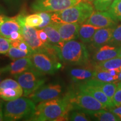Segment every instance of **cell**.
I'll list each match as a JSON object with an SVG mask.
<instances>
[{
  "instance_id": "9c48e42d",
  "label": "cell",
  "mask_w": 121,
  "mask_h": 121,
  "mask_svg": "<svg viewBox=\"0 0 121 121\" xmlns=\"http://www.w3.org/2000/svg\"><path fill=\"white\" fill-rule=\"evenodd\" d=\"M63 91V86L60 84L43 85L31 93L28 97L35 103L49 100L58 98Z\"/></svg>"
},
{
  "instance_id": "6da1fadb",
  "label": "cell",
  "mask_w": 121,
  "mask_h": 121,
  "mask_svg": "<svg viewBox=\"0 0 121 121\" xmlns=\"http://www.w3.org/2000/svg\"><path fill=\"white\" fill-rule=\"evenodd\" d=\"M72 110L67 95L63 98L39 103L30 121H54L69 120V113Z\"/></svg>"
},
{
  "instance_id": "b9f144b4",
  "label": "cell",
  "mask_w": 121,
  "mask_h": 121,
  "mask_svg": "<svg viewBox=\"0 0 121 121\" xmlns=\"http://www.w3.org/2000/svg\"><path fill=\"white\" fill-rule=\"evenodd\" d=\"M119 69H120V73H119V79L121 78V67L119 68Z\"/></svg>"
},
{
  "instance_id": "603a6c76",
  "label": "cell",
  "mask_w": 121,
  "mask_h": 121,
  "mask_svg": "<svg viewBox=\"0 0 121 121\" xmlns=\"http://www.w3.org/2000/svg\"><path fill=\"white\" fill-rule=\"evenodd\" d=\"M95 120L100 121H120L118 116L112 112H107L106 110H99L88 114Z\"/></svg>"
},
{
  "instance_id": "d6986e66",
  "label": "cell",
  "mask_w": 121,
  "mask_h": 121,
  "mask_svg": "<svg viewBox=\"0 0 121 121\" xmlns=\"http://www.w3.org/2000/svg\"><path fill=\"white\" fill-rule=\"evenodd\" d=\"M87 84L94 86L100 89L109 99L112 101L115 91L117 87V84L114 82H104L94 79H91L85 82Z\"/></svg>"
},
{
  "instance_id": "ffe728a7",
  "label": "cell",
  "mask_w": 121,
  "mask_h": 121,
  "mask_svg": "<svg viewBox=\"0 0 121 121\" xmlns=\"http://www.w3.org/2000/svg\"><path fill=\"white\" fill-rule=\"evenodd\" d=\"M100 28L86 23L81 24L78 30V38L82 43H90L96 30Z\"/></svg>"
},
{
  "instance_id": "1f68e13d",
  "label": "cell",
  "mask_w": 121,
  "mask_h": 121,
  "mask_svg": "<svg viewBox=\"0 0 121 121\" xmlns=\"http://www.w3.org/2000/svg\"><path fill=\"white\" fill-rule=\"evenodd\" d=\"M0 88H13L17 89H22L19 83L16 80L11 78H6L0 82Z\"/></svg>"
},
{
  "instance_id": "44dd1931",
  "label": "cell",
  "mask_w": 121,
  "mask_h": 121,
  "mask_svg": "<svg viewBox=\"0 0 121 121\" xmlns=\"http://www.w3.org/2000/svg\"><path fill=\"white\" fill-rule=\"evenodd\" d=\"M23 95V89L0 88V98L5 101L16 99Z\"/></svg>"
},
{
  "instance_id": "4316f807",
  "label": "cell",
  "mask_w": 121,
  "mask_h": 121,
  "mask_svg": "<svg viewBox=\"0 0 121 121\" xmlns=\"http://www.w3.org/2000/svg\"><path fill=\"white\" fill-rule=\"evenodd\" d=\"M7 56L11 60H15L24 57H30L31 54L20 49L19 48L11 46L6 53Z\"/></svg>"
},
{
  "instance_id": "7bdbcfd3",
  "label": "cell",
  "mask_w": 121,
  "mask_h": 121,
  "mask_svg": "<svg viewBox=\"0 0 121 121\" xmlns=\"http://www.w3.org/2000/svg\"><path fill=\"white\" fill-rule=\"evenodd\" d=\"M1 73H2V72H1V69H0V82H1Z\"/></svg>"
},
{
  "instance_id": "f1b7e54d",
  "label": "cell",
  "mask_w": 121,
  "mask_h": 121,
  "mask_svg": "<svg viewBox=\"0 0 121 121\" xmlns=\"http://www.w3.org/2000/svg\"><path fill=\"white\" fill-rule=\"evenodd\" d=\"M108 44L117 47H121V24L115 27Z\"/></svg>"
},
{
  "instance_id": "484cf974",
  "label": "cell",
  "mask_w": 121,
  "mask_h": 121,
  "mask_svg": "<svg viewBox=\"0 0 121 121\" xmlns=\"http://www.w3.org/2000/svg\"><path fill=\"white\" fill-rule=\"evenodd\" d=\"M43 22L42 17L38 13L25 16L24 17V25L37 28Z\"/></svg>"
},
{
  "instance_id": "d590c367",
  "label": "cell",
  "mask_w": 121,
  "mask_h": 121,
  "mask_svg": "<svg viewBox=\"0 0 121 121\" xmlns=\"http://www.w3.org/2000/svg\"><path fill=\"white\" fill-rule=\"evenodd\" d=\"M112 102L114 107L121 106V82L117 85V87L112 98Z\"/></svg>"
},
{
  "instance_id": "4fadbf2b",
  "label": "cell",
  "mask_w": 121,
  "mask_h": 121,
  "mask_svg": "<svg viewBox=\"0 0 121 121\" xmlns=\"http://www.w3.org/2000/svg\"><path fill=\"white\" fill-rule=\"evenodd\" d=\"M22 26L17 19V16L7 17L0 15V35L9 39L13 31L22 33Z\"/></svg>"
},
{
  "instance_id": "83f0119b",
  "label": "cell",
  "mask_w": 121,
  "mask_h": 121,
  "mask_svg": "<svg viewBox=\"0 0 121 121\" xmlns=\"http://www.w3.org/2000/svg\"><path fill=\"white\" fill-rule=\"evenodd\" d=\"M107 11L116 20L121 22V0H114Z\"/></svg>"
},
{
  "instance_id": "277c9868",
  "label": "cell",
  "mask_w": 121,
  "mask_h": 121,
  "mask_svg": "<svg viewBox=\"0 0 121 121\" xmlns=\"http://www.w3.org/2000/svg\"><path fill=\"white\" fill-rule=\"evenodd\" d=\"M35 103L30 98L20 97L6 103L4 108V121H15L32 117Z\"/></svg>"
},
{
  "instance_id": "60d3db41",
  "label": "cell",
  "mask_w": 121,
  "mask_h": 121,
  "mask_svg": "<svg viewBox=\"0 0 121 121\" xmlns=\"http://www.w3.org/2000/svg\"><path fill=\"white\" fill-rule=\"evenodd\" d=\"M118 57H120V58H121V47H120V49H119V53H118Z\"/></svg>"
},
{
  "instance_id": "30bf717a",
  "label": "cell",
  "mask_w": 121,
  "mask_h": 121,
  "mask_svg": "<svg viewBox=\"0 0 121 121\" xmlns=\"http://www.w3.org/2000/svg\"><path fill=\"white\" fill-rule=\"evenodd\" d=\"M22 33L24 40L34 51H43L52 44L47 45L42 42L37 34V29L34 27L24 25Z\"/></svg>"
},
{
  "instance_id": "74e56055",
  "label": "cell",
  "mask_w": 121,
  "mask_h": 121,
  "mask_svg": "<svg viewBox=\"0 0 121 121\" xmlns=\"http://www.w3.org/2000/svg\"><path fill=\"white\" fill-rule=\"evenodd\" d=\"M9 40L11 41H13V40H24L23 37H22V33L19 31H13V32L11 34V35L9 37Z\"/></svg>"
},
{
  "instance_id": "7c38bea8",
  "label": "cell",
  "mask_w": 121,
  "mask_h": 121,
  "mask_svg": "<svg viewBox=\"0 0 121 121\" xmlns=\"http://www.w3.org/2000/svg\"><path fill=\"white\" fill-rule=\"evenodd\" d=\"M34 69L35 67L30 57H24L15 60L9 65L0 68L2 73L9 72L13 76Z\"/></svg>"
},
{
  "instance_id": "f546056e",
  "label": "cell",
  "mask_w": 121,
  "mask_h": 121,
  "mask_svg": "<svg viewBox=\"0 0 121 121\" xmlns=\"http://www.w3.org/2000/svg\"><path fill=\"white\" fill-rule=\"evenodd\" d=\"M114 0H94L93 5L96 11H108Z\"/></svg>"
},
{
  "instance_id": "e0dca14e",
  "label": "cell",
  "mask_w": 121,
  "mask_h": 121,
  "mask_svg": "<svg viewBox=\"0 0 121 121\" xmlns=\"http://www.w3.org/2000/svg\"><path fill=\"white\" fill-rule=\"evenodd\" d=\"M119 49L120 47L113 46L108 44L104 45L96 50L93 56V61L95 63H99L117 57L118 56Z\"/></svg>"
},
{
  "instance_id": "9a60e30c",
  "label": "cell",
  "mask_w": 121,
  "mask_h": 121,
  "mask_svg": "<svg viewBox=\"0 0 121 121\" xmlns=\"http://www.w3.org/2000/svg\"><path fill=\"white\" fill-rule=\"evenodd\" d=\"M53 24L60 33L62 41H69L78 38V30L81 24L56 22H53Z\"/></svg>"
},
{
  "instance_id": "7402d4cb",
  "label": "cell",
  "mask_w": 121,
  "mask_h": 121,
  "mask_svg": "<svg viewBox=\"0 0 121 121\" xmlns=\"http://www.w3.org/2000/svg\"><path fill=\"white\" fill-rule=\"evenodd\" d=\"M44 31L47 35L50 43L53 45H56L62 42L60 34L54 26L53 22H52L49 25L43 28Z\"/></svg>"
},
{
  "instance_id": "ab89813d",
  "label": "cell",
  "mask_w": 121,
  "mask_h": 121,
  "mask_svg": "<svg viewBox=\"0 0 121 121\" xmlns=\"http://www.w3.org/2000/svg\"><path fill=\"white\" fill-rule=\"evenodd\" d=\"M4 121V109H3V102L0 100V121Z\"/></svg>"
},
{
  "instance_id": "836d02e7",
  "label": "cell",
  "mask_w": 121,
  "mask_h": 121,
  "mask_svg": "<svg viewBox=\"0 0 121 121\" xmlns=\"http://www.w3.org/2000/svg\"><path fill=\"white\" fill-rule=\"evenodd\" d=\"M40 15V16L42 17L43 19V22L38 27L36 28L37 29H41L49 25L52 22V13H48V12H39L38 13Z\"/></svg>"
},
{
  "instance_id": "ee69618b",
  "label": "cell",
  "mask_w": 121,
  "mask_h": 121,
  "mask_svg": "<svg viewBox=\"0 0 121 121\" xmlns=\"http://www.w3.org/2000/svg\"><path fill=\"white\" fill-rule=\"evenodd\" d=\"M87 1H90V2H91V1H94V0H87Z\"/></svg>"
},
{
  "instance_id": "f6af8a7d",
  "label": "cell",
  "mask_w": 121,
  "mask_h": 121,
  "mask_svg": "<svg viewBox=\"0 0 121 121\" xmlns=\"http://www.w3.org/2000/svg\"><path fill=\"white\" fill-rule=\"evenodd\" d=\"M0 36H1V35H0Z\"/></svg>"
},
{
  "instance_id": "f35d334b",
  "label": "cell",
  "mask_w": 121,
  "mask_h": 121,
  "mask_svg": "<svg viewBox=\"0 0 121 121\" xmlns=\"http://www.w3.org/2000/svg\"><path fill=\"white\" fill-rule=\"evenodd\" d=\"M109 109L110 112H112L114 113V114L117 115V116H118L121 121V106L116 107V108H113H113H110Z\"/></svg>"
},
{
  "instance_id": "8d00e7d4",
  "label": "cell",
  "mask_w": 121,
  "mask_h": 121,
  "mask_svg": "<svg viewBox=\"0 0 121 121\" xmlns=\"http://www.w3.org/2000/svg\"><path fill=\"white\" fill-rule=\"evenodd\" d=\"M37 34L39 38L42 40V42H43V43L47 45L51 44L49 41V39H48L47 35L46 33L44 31L43 29H37Z\"/></svg>"
},
{
  "instance_id": "ba28073f",
  "label": "cell",
  "mask_w": 121,
  "mask_h": 121,
  "mask_svg": "<svg viewBox=\"0 0 121 121\" xmlns=\"http://www.w3.org/2000/svg\"><path fill=\"white\" fill-rule=\"evenodd\" d=\"M84 0H37L31 5L33 11L39 12H58L73 6Z\"/></svg>"
},
{
  "instance_id": "8fae6325",
  "label": "cell",
  "mask_w": 121,
  "mask_h": 121,
  "mask_svg": "<svg viewBox=\"0 0 121 121\" xmlns=\"http://www.w3.org/2000/svg\"><path fill=\"white\" fill-rule=\"evenodd\" d=\"M85 23L99 28L116 27L118 20L113 17L108 11H94Z\"/></svg>"
},
{
  "instance_id": "52a82bcc",
  "label": "cell",
  "mask_w": 121,
  "mask_h": 121,
  "mask_svg": "<svg viewBox=\"0 0 121 121\" xmlns=\"http://www.w3.org/2000/svg\"><path fill=\"white\" fill-rule=\"evenodd\" d=\"M35 69L43 74H54L61 67L57 58L43 51H34L30 56Z\"/></svg>"
},
{
  "instance_id": "ac0fdd59",
  "label": "cell",
  "mask_w": 121,
  "mask_h": 121,
  "mask_svg": "<svg viewBox=\"0 0 121 121\" xmlns=\"http://www.w3.org/2000/svg\"><path fill=\"white\" fill-rule=\"evenodd\" d=\"M95 67H86L85 68H76L69 71V75L74 82L86 81L93 79L95 73Z\"/></svg>"
},
{
  "instance_id": "8992f818",
  "label": "cell",
  "mask_w": 121,
  "mask_h": 121,
  "mask_svg": "<svg viewBox=\"0 0 121 121\" xmlns=\"http://www.w3.org/2000/svg\"><path fill=\"white\" fill-rule=\"evenodd\" d=\"M23 89V95L25 97L37 90L45 82L43 73L37 69H31L22 73L13 76Z\"/></svg>"
},
{
  "instance_id": "e575fe53",
  "label": "cell",
  "mask_w": 121,
  "mask_h": 121,
  "mask_svg": "<svg viewBox=\"0 0 121 121\" xmlns=\"http://www.w3.org/2000/svg\"><path fill=\"white\" fill-rule=\"evenodd\" d=\"M11 46V40L0 36V54H6Z\"/></svg>"
},
{
  "instance_id": "4dcf8cb0",
  "label": "cell",
  "mask_w": 121,
  "mask_h": 121,
  "mask_svg": "<svg viewBox=\"0 0 121 121\" xmlns=\"http://www.w3.org/2000/svg\"><path fill=\"white\" fill-rule=\"evenodd\" d=\"M11 45L14 47H16L19 48L22 51H25L29 53L32 54L33 52H34L33 50L30 48V47L25 42L24 40H16L11 41Z\"/></svg>"
},
{
  "instance_id": "d4e9b609",
  "label": "cell",
  "mask_w": 121,
  "mask_h": 121,
  "mask_svg": "<svg viewBox=\"0 0 121 121\" xmlns=\"http://www.w3.org/2000/svg\"><path fill=\"white\" fill-rule=\"evenodd\" d=\"M93 79L104 82H114L119 79V75H113L109 71L95 68V73Z\"/></svg>"
},
{
  "instance_id": "2e32d148",
  "label": "cell",
  "mask_w": 121,
  "mask_h": 121,
  "mask_svg": "<svg viewBox=\"0 0 121 121\" xmlns=\"http://www.w3.org/2000/svg\"><path fill=\"white\" fill-rule=\"evenodd\" d=\"M115 27L100 28L96 31L90 43L91 48L98 50L109 42Z\"/></svg>"
},
{
  "instance_id": "3957f363",
  "label": "cell",
  "mask_w": 121,
  "mask_h": 121,
  "mask_svg": "<svg viewBox=\"0 0 121 121\" xmlns=\"http://www.w3.org/2000/svg\"><path fill=\"white\" fill-rule=\"evenodd\" d=\"M90 1L84 0L62 11L52 13V22L56 23L84 24L94 12Z\"/></svg>"
},
{
  "instance_id": "5bb4252c",
  "label": "cell",
  "mask_w": 121,
  "mask_h": 121,
  "mask_svg": "<svg viewBox=\"0 0 121 121\" xmlns=\"http://www.w3.org/2000/svg\"><path fill=\"white\" fill-rule=\"evenodd\" d=\"M79 90L93 96L101 103L104 104L108 109L114 107L112 101L109 98L107 95L100 89L84 82L80 84L78 86Z\"/></svg>"
},
{
  "instance_id": "d6a6232c",
  "label": "cell",
  "mask_w": 121,
  "mask_h": 121,
  "mask_svg": "<svg viewBox=\"0 0 121 121\" xmlns=\"http://www.w3.org/2000/svg\"><path fill=\"white\" fill-rule=\"evenodd\" d=\"M87 113L84 112H73L69 114V120L72 121H90L89 117H87Z\"/></svg>"
},
{
  "instance_id": "7a4b0ae2",
  "label": "cell",
  "mask_w": 121,
  "mask_h": 121,
  "mask_svg": "<svg viewBox=\"0 0 121 121\" xmlns=\"http://www.w3.org/2000/svg\"><path fill=\"white\" fill-rule=\"evenodd\" d=\"M59 59L63 63L73 65H86L89 61V53L84 43L77 40L60 42L53 45Z\"/></svg>"
},
{
  "instance_id": "cb8c5ba5",
  "label": "cell",
  "mask_w": 121,
  "mask_h": 121,
  "mask_svg": "<svg viewBox=\"0 0 121 121\" xmlns=\"http://www.w3.org/2000/svg\"><path fill=\"white\" fill-rule=\"evenodd\" d=\"M95 67L96 69L107 71L119 69L121 67V58L117 57L105 61L96 63Z\"/></svg>"
},
{
  "instance_id": "5b68a950",
  "label": "cell",
  "mask_w": 121,
  "mask_h": 121,
  "mask_svg": "<svg viewBox=\"0 0 121 121\" xmlns=\"http://www.w3.org/2000/svg\"><path fill=\"white\" fill-rule=\"evenodd\" d=\"M66 95L72 110H80L89 114L108 109L106 106L101 103L93 96L80 90L77 93H69Z\"/></svg>"
}]
</instances>
